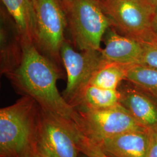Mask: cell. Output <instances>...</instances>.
<instances>
[{
    "mask_svg": "<svg viewBox=\"0 0 157 157\" xmlns=\"http://www.w3.org/2000/svg\"><path fill=\"white\" fill-rule=\"evenodd\" d=\"M104 38L105 47L101 52L105 60L129 65L143 63L144 47L140 41L118 33L112 26Z\"/></svg>",
    "mask_w": 157,
    "mask_h": 157,
    "instance_id": "obj_12",
    "label": "cell"
},
{
    "mask_svg": "<svg viewBox=\"0 0 157 157\" xmlns=\"http://www.w3.org/2000/svg\"><path fill=\"white\" fill-rule=\"evenodd\" d=\"M155 15H157V6H155Z\"/></svg>",
    "mask_w": 157,
    "mask_h": 157,
    "instance_id": "obj_23",
    "label": "cell"
},
{
    "mask_svg": "<svg viewBox=\"0 0 157 157\" xmlns=\"http://www.w3.org/2000/svg\"><path fill=\"white\" fill-rule=\"evenodd\" d=\"M112 26L123 35L141 43L154 34L155 6L148 0H99Z\"/></svg>",
    "mask_w": 157,
    "mask_h": 157,
    "instance_id": "obj_5",
    "label": "cell"
},
{
    "mask_svg": "<svg viewBox=\"0 0 157 157\" xmlns=\"http://www.w3.org/2000/svg\"><path fill=\"white\" fill-rule=\"evenodd\" d=\"M92 142L108 157H147L150 143V130L137 129Z\"/></svg>",
    "mask_w": 157,
    "mask_h": 157,
    "instance_id": "obj_10",
    "label": "cell"
},
{
    "mask_svg": "<svg viewBox=\"0 0 157 157\" xmlns=\"http://www.w3.org/2000/svg\"><path fill=\"white\" fill-rule=\"evenodd\" d=\"M126 82V83L122 82L118 87L121 94L120 104L141 126L147 129H157V100Z\"/></svg>",
    "mask_w": 157,
    "mask_h": 157,
    "instance_id": "obj_11",
    "label": "cell"
},
{
    "mask_svg": "<svg viewBox=\"0 0 157 157\" xmlns=\"http://www.w3.org/2000/svg\"><path fill=\"white\" fill-rule=\"evenodd\" d=\"M23 40L13 20L6 9L1 8L0 67L1 72L9 78L22 60Z\"/></svg>",
    "mask_w": 157,
    "mask_h": 157,
    "instance_id": "obj_9",
    "label": "cell"
},
{
    "mask_svg": "<svg viewBox=\"0 0 157 157\" xmlns=\"http://www.w3.org/2000/svg\"><path fill=\"white\" fill-rule=\"evenodd\" d=\"M41 108L23 95L0 109V157H34L38 152Z\"/></svg>",
    "mask_w": 157,
    "mask_h": 157,
    "instance_id": "obj_2",
    "label": "cell"
},
{
    "mask_svg": "<svg viewBox=\"0 0 157 157\" xmlns=\"http://www.w3.org/2000/svg\"><path fill=\"white\" fill-rule=\"evenodd\" d=\"M67 27L80 51H101V41L112 22L99 0H62Z\"/></svg>",
    "mask_w": 157,
    "mask_h": 157,
    "instance_id": "obj_3",
    "label": "cell"
},
{
    "mask_svg": "<svg viewBox=\"0 0 157 157\" xmlns=\"http://www.w3.org/2000/svg\"><path fill=\"white\" fill-rule=\"evenodd\" d=\"M34 157H51L47 155H46L45 154L41 152L38 151L36 154L34 155Z\"/></svg>",
    "mask_w": 157,
    "mask_h": 157,
    "instance_id": "obj_21",
    "label": "cell"
},
{
    "mask_svg": "<svg viewBox=\"0 0 157 157\" xmlns=\"http://www.w3.org/2000/svg\"><path fill=\"white\" fill-rule=\"evenodd\" d=\"M121 94L117 90H107L89 84L73 105L76 110H95L120 104Z\"/></svg>",
    "mask_w": 157,
    "mask_h": 157,
    "instance_id": "obj_14",
    "label": "cell"
},
{
    "mask_svg": "<svg viewBox=\"0 0 157 157\" xmlns=\"http://www.w3.org/2000/svg\"><path fill=\"white\" fill-rule=\"evenodd\" d=\"M152 5H153L154 6H157V0H148Z\"/></svg>",
    "mask_w": 157,
    "mask_h": 157,
    "instance_id": "obj_22",
    "label": "cell"
},
{
    "mask_svg": "<svg viewBox=\"0 0 157 157\" xmlns=\"http://www.w3.org/2000/svg\"><path fill=\"white\" fill-rule=\"evenodd\" d=\"M60 56L67 75V86L62 95L73 107L78 95L89 84L93 74L105 60L101 51L78 52L66 39L61 46Z\"/></svg>",
    "mask_w": 157,
    "mask_h": 157,
    "instance_id": "obj_8",
    "label": "cell"
},
{
    "mask_svg": "<svg viewBox=\"0 0 157 157\" xmlns=\"http://www.w3.org/2000/svg\"><path fill=\"white\" fill-rule=\"evenodd\" d=\"M34 4L36 13L35 45L45 56L59 61L67 26L62 0H35Z\"/></svg>",
    "mask_w": 157,
    "mask_h": 157,
    "instance_id": "obj_6",
    "label": "cell"
},
{
    "mask_svg": "<svg viewBox=\"0 0 157 157\" xmlns=\"http://www.w3.org/2000/svg\"><path fill=\"white\" fill-rule=\"evenodd\" d=\"M82 154V155H80V156H79V157H87L86 155H84V154Z\"/></svg>",
    "mask_w": 157,
    "mask_h": 157,
    "instance_id": "obj_24",
    "label": "cell"
},
{
    "mask_svg": "<svg viewBox=\"0 0 157 157\" xmlns=\"http://www.w3.org/2000/svg\"><path fill=\"white\" fill-rule=\"evenodd\" d=\"M144 47L143 63L157 68V35L154 33L146 41L141 43Z\"/></svg>",
    "mask_w": 157,
    "mask_h": 157,
    "instance_id": "obj_17",
    "label": "cell"
},
{
    "mask_svg": "<svg viewBox=\"0 0 157 157\" xmlns=\"http://www.w3.org/2000/svg\"><path fill=\"white\" fill-rule=\"evenodd\" d=\"M15 23L22 40L35 44L36 13L32 0H1Z\"/></svg>",
    "mask_w": 157,
    "mask_h": 157,
    "instance_id": "obj_13",
    "label": "cell"
},
{
    "mask_svg": "<svg viewBox=\"0 0 157 157\" xmlns=\"http://www.w3.org/2000/svg\"><path fill=\"white\" fill-rule=\"evenodd\" d=\"M77 144L80 152L87 157H109L93 142L85 138L79 133Z\"/></svg>",
    "mask_w": 157,
    "mask_h": 157,
    "instance_id": "obj_18",
    "label": "cell"
},
{
    "mask_svg": "<svg viewBox=\"0 0 157 157\" xmlns=\"http://www.w3.org/2000/svg\"><path fill=\"white\" fill-rule=\"evenodd\" d=\"M32 1H33V2H34V1H35V0H32Z\"/></svg>",
    "mask_w": 157,
    "mask_h": 157,
    "instance_id": "obj_25",
    "label": "cell"
},
{
    "mask_svg": "<svg viewBox=\"0 0 157 157\" xmlns=\"http://www.w3.org/2000/svg\"><path fill=\"white\" fill-rule=\"evenodd\" d=\"M152 28L154 33L157 35V15H155L153 19L152 24Z\"/></svg>",
    "mask_w": 157,
    "mask_h": 157,
    "instance_id": "obj_20",
    "label": "cell"
},
{
    "mask_svg": "<svg viewBox=\"0 0 157 157\" xmlns=\"http://www.w3.org/2000/svg\"><path fill=\"white\" fill-rule=\"evenodd\" d=\"M72 121L78 133L92 141L145 128L121 104L101 109H75Z\"/></svg>",
    "mask_w": 157,
    "mask_h": 157,
    "instance_id": "obj_4",
    "label": "cell"
},
{
    "mask_svg": "<svg viewBox=\"0 0 157 157\" xmlns=\"http://www.w3.org/2000/svg\"><path fill=\"white\" fill-rule=\"evenodd\" d=\"M125 81L133 84L157 101V68L145 64L129 65Z\"/></svg>",
    "mask_w": 157,
    "mask_h": 157,
    "instance_id": "obj_16",
    "label": "cell"
},
{
    "mask_svg": "<svg viewBox=\"0 0 157 157\" xmlns=\"http://www.w3.org/2000/svg\"><path fill=\"white\" fill-rule=\"evenodd\" d=\"M23 49L21 63L8 78L12 84L23 95L33 98L42 109L72 121L75 109L57 88V67L34 43L23 40Z\"/></svg>",
    "mask_w": 157,
    "mask_h": 157,
    "instance_id": "obj_1",
    "label": "cell"
},
{
    "mask_svg": "<svg viewBox=\"0 0 157 157\" xmlns=\"http://www.w3.org/2000/svg\"><path fill=\"white\" fill-rule=\"evenodd\" d=\"M150 130V143L147 157H157V128Z\"/></svg>",
    "mask_w": 157,
    "mask_h": 157,
    "instance_id": "obj_19",
    "label": "cell"
},
{
    "mask_svg": "<svg viewBox=\"0 0 157 157\" xmlns=\"http://www.w3.org/2000/svg\"><path fill=\"white\" fill-rule=\"evenodd\" d=\"M129 65L105 60L93 74L89 84L104 89L117 90L125 80Z\"/></svg>",
    "mask_w": 157,
    "mask_h": 157,
    "instance_id": "obj_15",
    "label": "cell"
},
{
    "mask_svg": "<svg viewBox=\"0 0 157 157\" xmlns=\"http://www.w3.org/2000/svg\"><path fill=\"white\" fill-rule=\"evenodd\" d=\"M78 135L73 121L41 108L38 151L51 157H79Z\"/></svg>",
    "mask_w": 157,
    "mask_h": 157,
    "instance_id": "obj_7",
    "label": "cell"
}]
</instances>
